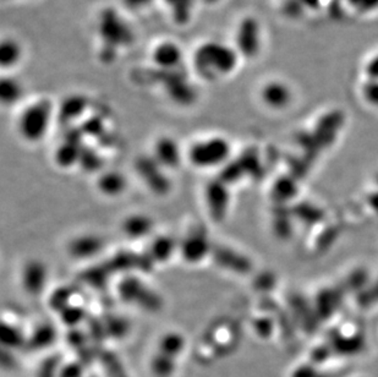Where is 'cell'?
<instances>
[{"label": "cell", "instance_id": "1", "mask_svg": "<svg viewBox=\"0 0 378 377\" xmlns=\"http://www.w3.org/2000/svg\"><path fill=\"white\" fill-rule=\"evenodd\" d=\"M240 59L231 42L206 39L192 50L190 68L198 80L205 83H219L235 73Z\"/></svg>", "mask_w": 378, "mask_h": 377}, {"label": "cell", "instance_id": "2", "mask_svg": "<svg viewBox=\"0 0 378 377\" xmlns=\"http://www.w3.org/2000/svg\"><path fill=\"white\" fill-rule=\"evenodd\" d=\"M99 42V57L101 62L109 64L118 58L124 49H129L135 42V31L124 14L113 6L99 11L94 24Z\"/></svg>", "mask_w": 378, "mask_h": 377}, {"label": "cell", "instance_id": "3", "mask_svg": "<svg viewBox=\"0 0 378 377\" xmlns=\"http://www.w3.org/2000/svg\"><path fill=\"white\" fill-rule=\"evenodd\" d=\"M57 120V104L50 98L37 97L25 103L16 115V131L27 143L45 140L53 122Z\"/></svg>", "mask_w": 378, "mask_h": 377}, {"label": "cell", "instance_id": "4", "mask_svg": "<svg viewBox=\"0 0 378 377\" xmlns=\"http://www.w3.org/2000/svg\"><path fill=\"white\" fill-rule=\"evenodd\" d=\"M231 151L226 136L210 135L194 140L185 150V159L197 169L223 168L231 162Z\"/></svg>", "mask_w": 378, "mask_h": 377}, {"label": "cell", "instance_id": "5", "mask_svg": "<svg viewBox=\"0 0 378 377\" xmlns=\"http://www.w3.org/2000/svg\"><path fill=\"white\" fill-rule=\"evenodd\" d=\"M233 45L241 59L257 58L262 48V29L259 20L254 16H244L236 24Z\"/></svg>", "mask_w": 378, "mask_h": 377}, {"label": "cell", "instance_id": "6", "mask_svg": "<svg viewBox=\"0 0 378 377\" xmlns=\"http://www.w3.org/2000/svg\"><path fill=\"white\" fill-rule=\"evenodd\" d=\"M119 294L124 301L141 306L145 311H158L162 306V300L154 290L136 277H124L119 284Z\"/></svg>", "mask_w": 378, "mask_h": 377}, {"label": "cell", "instance_id": "7", "mask_svg": "<svg viewBox=\"0 0 378 377\" xmlns=\"http://www.w3.org/2000/svg\"><path fill=\"white\" fill-rule=\"evenodd\" d=\"M213 243L206 230L195 227L179 240V255L190 264H197L211 256Z\"/></svg>", "mask_w": 378, "mask_h": 377}, {"label": "cell", "instance_id": "8", "mask_svg": "<svg viewBox=\"0 0 378 377\" xmlns=\"http://www.w3.org/2000/svg\"><path fill=\"white\" fill-rule=\"evenodd\" d=\"M150 60L157 71H174L182 69L187 57L177 42L173 39H162L153 44Z\"/></svg>", "mask_w": 378, "mask_h": 377}, {"label": "cell", "instance_id": "9", "mask_svg": "<svg viewBox=\"0 0 378 377\" xmlns=\"http://www.w3.org/2000/svg\"><path fill=\"white\" fill-rule=\"evenodd\" d=\"M162 73V80L167 83H162V87L166 91V94L170 101L187 107L194 103L196 99V93L192 87L191 83L187 78V75L182 73V69L174 70V71H158Z\"/></svg>", "mask_w": 378, "mask_h": 377}, {"label": "cell", "instance_id": "10", "mask_svg": "<svg viewBox=\"0 0 378 377\" xmlns=\"http://www.w3.org/2000/svg\"><path fill=\"white\" fill-rule=\"evenodd\" d=\"M205 204L213 222L221 223L226 220L231 205V192L226 181L215 179L205 189Z\"/></svg>", "mask_w": 378, "mask_h": 377}, {"label": "cell", "instance_id": "11", "mask_svg": "<svg viewBox=\"0 0 378 377\" xmlns=\"http://www.w3.org/2000/svg\"><path fill=\"white\" fill-rule=\"evenodd\" d=\"M135 169L143 183L154 194L166 195L169 191V179L166 174L167 171L159 166L152 156L141 157L140 159H136Z\"/></svg>", "mask_w": 378, "mask_h": 377}, {"label": "cell", "instance_id": "12", "mask_svg": "<svg viewBox=\"0 0 378 377\" xmlns=\"http://www.w3.org/2000/svg\"><path fill=\"white\" fill-rule=\"evenodd\" d=\"M106 246V241L99 234L84 233L73 236L66 244V251L70 257L78 261L94 259L102 254Z\"/></svg>", "mask_w": 378, "mask_h": 377}, {"label": "cell", "instance_id": "13", "mask_svg": "<svg viewBox=\"0 0 378 377\" xmlns=\"http://www.w3.org/2000/svg\"><path fill=\"white\" fill-rule=\"evenodd\" d=\"M20 276L22 289L31 297H37L45 292L50 272L40 259H30L22 266Z\"/></svg>", "mask_w": 378, "mask_h": 377}, {"label": "cell", "instance_id": "14", "mask_svg": "<svg viewBox=\"0 0 378 377\" xmlns=\"http://www.w3.org/2000/svg\"><path fill=\"white\" fill-rule=\"evenodd\" d=\"M152 157L166 171H172L182 166L185 151L173 137L161 136L153 143Z\"/></svg>", "mask_w": 378, "mask_h": 377}, {"label": "cell", "instance_id": "15", "mask_svg": "<svg viewBox=\"0 0 378 377\" xmlns=\"http://www.w3.org/2000/svg\"><path fill=\"white\" fill-rule=\"evenodd\" d=\"M211 257L215 264L224 271L238 274L247 273L250 271L249 259L228 245L213 243Z\"/></svg>", "mask_w": 378, "mask_h": 377}, {"label": "cell", "instance_id": "16", "mask_svg": "<svg viewBox=\"0 0 378 377\" xmlns=\"http://www.w3.org/2000/svg\"><path fill=\"white\" fill-rule=\"evenodd\" d=\"M120 228L126 239L133 241L145 240L153 236L154 220L145 213H133L124 218Z\"/></svg>", "mask_w": 378, "mask_h": 377}, {"label": "cell", "instance_id": "17", "mask_svg": "<svg viewBox=\"0 0 378 377\" xmlns=\"http://www.w3.org/2000/svg\"><path fill=\"white\" fill-rule=\"evenodd\" d=\"M260 98L263 104L272 109H282L291 101V91L283 81L270 80L262 85Z\"/></svg>", "mask_w": 378, "mask_h": 377}, {"label": "cell", "instance_id": "18", "mask_svg": "<svg viewBox=\"0 0 378 377\" xmlns=\"http://www.w3.org/2000/svg\"><path fill=\"white\" fill-rule=\"evenodd\" d=\"M175 254H179V240L174 239L170 235H156L151 238L147 255L151 262L156 261L164 264Z\"/></svg>", "mask_w": 378, "mask_h": 377}, {"label": "cell", "instance_id": "19", "mask_svg": "<svg viewBox=\"0 0 378 377\" xmlns=\"http://www.w3.org/2000/svg\"><path fill=\"white\" fill-rule=\"evenodd\" d=\"M24 47L19 39L13 36H4L0 42V64L3 73L11 71L22 62Z\"/></svg>", "mask_w": 378, "mask_h": 377}, {"label": "cell", "instance_id": "20", "mask_svg": "<svg viewBox=\"0 0 378 377\" xmlns=\"http://www.w3.org/2000/svg\"><path fill=\"white\" fill-rule=\"evenodd\" d=\"M89 107V99L84 94H70L60 104H57V120L70 125L75 119L82 117Z\"/></svg>", "mask_w": 378, "mask_h": 377}, {"label": "cell", "instance_id": "21", "mask_svg": "<svg viewBox=\"0 0 378 377\" xmlns=\"http://www.w3.org/2000/svg\"><path fill=\"white\" fill-rule=\"evenodd\" d=\"M97 190L107 197H117L123 195L128 189V180L122 171L115 169L101 171L96 181Z\"/></svg>", "mask_w": 378, "mask_h": 377}, {"label": "cell", "instance_id": "22", "mask_svg": "<svg viewBox=\"0 0 378 377\" xmlns=\"http://www.w3.org/2000/svg\"><path fill=\"white\" fill-rule=\"evenodd\" d=\"M24 85L19 78H16L13 73H3L0 83V99L3 106L13 107L22 101L24 97Z\"/></svg>", "mask_w": 378, "mask_h": 377}, {"label": "cell", "instance_id": "23", "mask_svg": "<svg viewBox=\"0 0 378 377\" xmlns=\"http://www.w3.org/2000/svg\"><path fill=\"white\" fill-rule=\"evenodd\" d=\"M175 24H187L192 17L197 0H162Z\"/></svg>", "mask_w": 378, "mask_h": 377}, {"label": "cell", "instance_id": "24", "mask_svg": "<svg viewBox=\"0 0 378 377\" xmlns=\"http://www.w3.org/2000/svg\"><path fill=\"white\" fill-rule=\"evenodd\" d=\"M82 151L84 150L80 146V142H76V140H71V138L65 140L60 146L57 147L55 163L63 168L79 164Z\"/></svg>", "mask_w": 378, "mask_h": 377}, {"label": "cell", "instance_id": "25", "mask_svg": "<svg viewBox=\"0 0 378 377\" xmlns=\"http://www.w3.org/2000/svg\"><path fill=\"white\" fill-rule=\"evenodd\" d=\"M159 353L167 357H173V355H177L182 349V338L175 333H169L164 336L159 343Z\"/></svg>", "mask_w": 378, "mask_h": 377}, {"label": "cell", "instance_id": "26", "mask_svg": "<svg viewBox=\"0 0 378 377\" xmlns=\"http://www.w3.org/2000/svg\"><path fill=\"white\" fill-rule=\"evenodd\" d=\"M157 0H120L124 9L129 13H141L150 9Z\"/></svg>", "mask_w": 378, "mask_h": 377}, {"label": "cell", "instance_id": "27", "mask_svg": "<svg viewBox=\"0 0 378 377\" xmlns=\"http://www.w3.org/2000/svg\"><path fill=\"white\" fill-rule=\"evenodd\" d=\"M363 96L368 99V103L378 107V80L371 78V81H368V85L363 88Z\"/></svg>", "mask_w": 378, "mask_h": 377}, {"label": "cell", "instance_id": "28", "mask_svg": "<svg viewBox=\"0 0 378 377\" xmlns=\"http://www.w3.org/2000/svg\"><path fill=\"white\" fill-rule=\"evenodd\" d=\"M354 8L363 11H371L377 9L378 0H349Z\"/></svg>", "mask_w": 378, "mask_h": 377}, {"label": "cell", "instance_id": "29", "mask_svg": "<svg viewBox=\"0 0 378 377\" xmlns=\"http://www.w3.org/2000/svg\"><path fill=\"white\" fill-rule=\"evenodd\" d=\"M368 73L370 78L378 80V55L373 60H371V63L368 64Z\"/></svg>", "mask_w": 378, "mask_h": 377}, {"label": "cell", "instance_id": "30", "mask_svg": "<svg viewBox=\"0 0 378 377\" xmlns=\"http://www.w3.org/2000/svg\"><path fill=\"white\" fill-rule=\"evenodd\" d=\"M207 3H215V1H218V0H205Z\"/></svg>", "mask_w": 378, "mask_h": 377}]
</instances>
